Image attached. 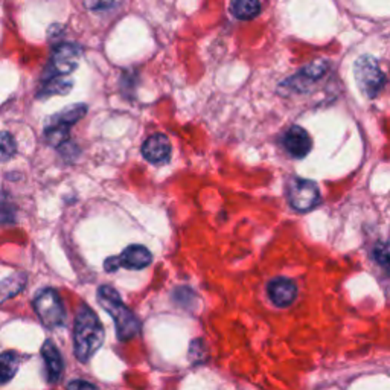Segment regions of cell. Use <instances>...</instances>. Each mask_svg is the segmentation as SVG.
I'll list each match as a JSON object with an SVG mask.
<instances>
[{
	"label": "cell",
	"instance_id": "6da1fadb",
	"mask_svg": "<svg viewBox=\"0 0 390 390\" xmlns=\"http://www.w3.org/2000/svg\"><path fill=\"white\" fill-rule=\"evenodd\" d=\"M104 326L93 311L83 305L74 325V353L81 363H87L104 343Z\"/></svg>",
	"mask_w": 390,
	"mask_h": 390
},
{
	"label": "cell",
	"instance_id": "7a4b0ae2",
	"mask_svg": "<svg viewBox=\"0 0 390 390\" xmlns=\"http://www.w3.org/2000/svg\"><path fill=\"white\" fill-rule=\"evenodd\" d=\"M98 300L108 314L113 317L116 325V334L121 341L135 339L140 331L139 319L131 313V310L122 302L121 296L113 287L103 285L98 290Z\"/></svg>",
	"mask_w": 390,
	"mask_h": 390
},
{
	"label": "cell",
	"instance_id": "3957f363",
	"mask_svg": "<svg viewBox=\"0 0 390 390\" xmlns=\"http://www.w3.org/2000/svg\"><path fill=\"white\" fill-rule=\"evenodd\" d=\"M354 75L357 85L368 98H377L386 85V75L380 69L378 61L371 56H363L355 61Z\"/></svg>",
	"mask_w": 390,
	"mask_h": 390
},
{
	"label": "cell",
	"instance_id": "277c9868",
	"mask_svg": "<svg viewBox=\"0 0 390 390\" xmlns=\"http://www.w3.org/2000/svg\"><path fill=\"white\" fill-rule=\"evenodd\" d=\"M34 310L42 323L48 328L63 326L66 321L65 305L52 288H46L34 299Z\"/></svg>",
	"mask_w": 390,
	"mask_h": 390
},
{
	"label": "cell",
	"instance_id": "5b68a950",
	"mask_svg": "<svg viewBox=\"0 0 390 390\" xmlns=\"http://www.w3.org/2000/svg\"><path fill=\"white\" fill-rule=\"evenodd\" d=\"M288 200L296 210L308 212L321 203V191L314 182L293 178L290 186H288Z\"/></svg>",
	"mask_w": 390,
	"mask_h": 390
},
{
	"label": "cell",
	"instance_id": "8992f818",
	"mask_svg": "<svg viewBox=\"0 0 390 390\" xmlns=\"http://www.w3.org/2000/svg\"><path fill=\"white\" fill-rule=\"evenodd\" d=\"M151 252L144 246H128L119 256H112L104 264L105 271H116L121 267L128 270H142L151 264Z\"/></svg>",
	"mask_w": 390,
	"mask_h": 390
},
{
	"label": "cell",
	"instance_id": "52a82bcc",
	"mask_svg": "<svg viewBox=\"0 0 390 390\" xmlns=\"http://www.w3.org/2000/svg\"><path fill=\"white\" fill-rule=\"evenodd\" d=\"M80 56L81 51L76 44H60L58 48L53 51L51 67L57 75H67L76 69Z\"/></svg>",
	"mask_w": 390,
	"mask_h": 390
},
{
	"label": "cell",
	"instance_id": "ba28073f",
	"mask_svg": "<svg viewBox=\"0 0 390 390\" xmlns=\"http://www.w3.org/2000/svg\"><path fill=\"white\" fill-rule=\"evenodd\" d=\"M282 144L285 146V150L296 159L305 158V155L311 151V148H313V142H311L308 131L298 126H293L291 128H288L285 131Z\"/></svg>",
	"mask_w": 390,
	"mask_h": 390
},
{
	"label": "cell",
	"instance_id": "9c48e42d",
	"mask_svg": "<svg viewBox=\"0 0 390 390\" xmlns=\"http://www.w3.org/2000/svg\"><path fill=\"white\" fill-rule=\"evenodd\" d=\"M142 154L148 162L155 163V165L167 163L171 158V144L168 137L162 133L151 135L142 145Z\"/></svg>",
	"mask_w": 390,
	"mask_h": 390
},
{
	"label": "cell",
	"instance_id": "30bf717a",
	"mask_svg": "<svg viewBox=\"0 0 390 390\" xmlns=\"http://www.w3.org/2000/svg\"><path fill=\"white\" fill-rule=\"evenodd\" d=\"M269 298L275 303L276 307H288L294 302L298 296V287L291 279L287 278H276L269 282L267 285Z\"/></svg>",
	"mask_w": 390,
	"mask_h": 390
},
{
	"label": "cell",
	"instance_id": "8fae6325",
	"mask_svg": "<svg viewBox=\"0 0 390 390\" xmlns=\"http://www.w3.org/2000/svg\"><path fill=\"white\" fill-rule=\"evenodd\" d=\"M42 357L44 363V373L48 383L53 384L63 375V358H61L60 350L52 341H46L42 348Z\"/></svg>",
	"mask_w": 390,
	"mask_h": 390
},
{
	"label": "cell",
	"instance_id": "7c38bea8",
	"mask_svg": "<svg viewBox=\"0 0 390 390\" xmlns=\"http://www.w3.org/2000/svg\"><path fill=\"white\" fill-rule=\"evenodd\" d=\"M232 14L241 20H251L261 12L260 0H232Z\"/></svg>",
	"mask_w": 390,
	"mask_h": 390
},
{
	"label": "cell",
	"instance_id": "4fadbf2b",
	"mask_svg": "<svg viewBox=\"0 0 390 390\" xmlns=\"http://www.w3.org/2000/svg\"><path fill=\"white\" fill-rule=\"evenodd\" d=\"M74 83L61 75L51 76L49 80H46L43 89L40 92V96H52V95H67L72 89Z\"/></svg>",
	"mask_w": 390,
	"mask_h": 390
},
{
	"label": "cell",
	"instance_id": "5bb4252c",
	"mask_svg": "<svg viewBox=\"0 0 390 390\" xmlns=\"http://www.w3.org/2000/svg\"><path fill=\"white\" fill-rule=\"evenodd\" d=\"M0 363H2V369H0L2 384H6L8 381H11L15 373H17L19 364H20V357L15 353H11V350H6V353L2 354Z\"/></svg>",
	"mask_w": 390,
	"mask_h": 390
},
{
	"label": "cell",
	"instance_id": "9a60e30c",
	"mask_svg": "<svg viewBox=\"0 0 390 390\" xmlns=\"http://www.w3.org/2000/svg\"><path fill=\"white\" fill-rule=\"evenodd\" d=\"M26 285V276L17 273V275H12L10 278H6L2 284V299L6 300L11 296H15L19 291H22V288Z\"/></svg>",
	"mask_w": 390,
	"mask_h": 390
},
{
	"label": "cell",
	"instance_id": "2e32d148",
	"mask_svg": "<svg viewBox=\"0 0 390 390\" xmlns=\"http://www.w3.org/2000/svg\"><path fill=\"white\" fill-rule=\"evenodd\" d=\"M372 256L375 262L384 270L387 276H390V244L389 243H378L372 251Z\"/></svg>",
	"mask_w": 390,
	"mask_h": 390
},
{
	"label": "cell",
	"instance_id": "e0dca14e",
	"mask_svg": "<svg viewBox=\"0 0 390 390\" xmlns=\"http://www.w3.org/2000/svg\"><path fill=\"white\" fill-rule=\"evenodd\" d=\"M14 153H15L14 139L11 137L10 133L3 131L2 133V158H3V160L10 159L11 155H14Z\"/></svg>",
	"mask_w": 390,
	"mask_h": 390
},
{
	"label": "cell",
	"instance_id": "ac0fdd59",
	"mask_svg": "<svg viewBox=\"0 0 390 390\" xmlns=\"http://www.w3.org/2000/svg\"><path fill=\"white\" fill-rule=\"evenodd\" d=\"M115 3V0H84L85 8L89 10H95V11H101V10H108L112 8Z\"/></svg>",
	"mask_w": 390,
	"mask_h": 390
},
{
	"label": "cell",
	"instance_id": "d6986e66",
	"mask_svg": "<svg viewBox=\"0 0 390 390\" xmlns=\"http://www.w3.org/2000/svg\"><path fill=\"white\" fill-rule=\"evenodd\" d=\"M67 390H96V387L83 380H75L72 383H69Z\"/></svg>",
	"mask_w": 390,
	"mask_h": 390
}]
</instances>
